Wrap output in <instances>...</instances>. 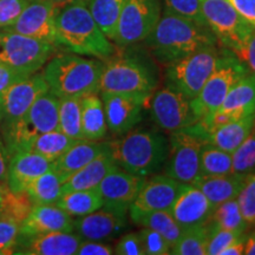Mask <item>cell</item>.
Segmentation results:
<instances>
[{"label":"cell","instance_id":"d4e9b609","mask_svg":"<svg viewBox=\"0 0 255 255\" xmlns=\"http://www.w3.org/2000/svg\"><path fill=\"white\" fill-rule=\"evenodd\" d=\"M199 126V123H197ZM200 127V126H199ZM255 128V114L241 117L222 126L205 130L200 127L206 143L227 152H232L241 144Z\"/></svg>","mask_w":255,"mask_h":255},{"label":"cell","instance_id":"d6a6232c","mask_svg":"<svg viewBox=\"0 0 255 255\" xmlns=\"http://www.w3.org/2000/svg\"><path fill=\"white\" fill-rule=\"evenodd\" d=\"M127 0H90L88 7L92 17L110 40L116 36L117 23Z\"/></svg>","mask_w":255,"mask_h":255},{"label":"cell","instance_id":"d590c367","mask_svg":"<svg viewBox=\"0 0 255 255\" xmlns=\"http://www.w3.org/2000/svg\"><path fill=\"white\" fill-rule=\"evenodd\" d=\"M59 130L76 141H84L82 132V97L59 98Z\"/></svg>","mask_w":255,"mask_h":255},{"label":"cell","instance_id":"277c9868","mask_svg":"<svg viewBox=\"0 0 255 255\" xmlns=\"http://www.w3.org/2000/svg\"><path fill=\"white\" fill-rule=\"evenodd\" d=\"M103 68L100 60L59 55L46 64L43 76L49 90L58 98L84 97L100 92Z\"/></svg>","mask_w":255,"mask_h":255},{"label":"cell","instance_id":"91938a15","mask_svg":"<svg viewBox=\"0 0 255 255\" xmlns=\"http://www.w3.org/2000/svg\"><path fill=\"white\" fill-rule=\"evenodd\" d=\"M0 122H1V109H0ZM1 142V141H0Z\"/></svg>","mask_w":255,"mask_h":255},{"label":"cell","instance_id":"836d02e7","mask_svg":"<svg viewBox=\"0 0 255 255\" xmlns=\"http://www.w3.org/2000/svg\"><path fill=\"white\" fill-rule=\"evenodd\" d=\"M76 142L78 141L65 135L60 130H53V131L37 136L28 145L27 150L37 152L49 161L53 162L59 158L64 152L68 151Z\"/></svg>","mask_w":255,"mask_h":255},{"label":"cell","instance_id":"f6af8a7d","mask_svg":"<svg viewBox=\"0 0 255 255\" xmlns=\"http://www.w3.org/2000/svg\"><path fill=\"white\" fill-rule=\"evenodd\" d=\"M20 235V225L0 220V253L1 255L14 254V247L18 244V237Z\"/></svg>","mask_w":255,"mask_h":255},{"label":"cell","instance_id":"5bb4252c","mask_svg":"<svg viewBox=\"0 0 255 255\" xmlns=\"http://www.w3.org/2000/svg\"><path fill=\"white\" fill-rule=\"evenodd\" d=\"M252 114H255V75L247 73L233 85L221 107L197 123L207 131Z\"/></svg>","mask_w":255,"mask_h":255},{"label":"cell","instance_id":"b9f144b4","mask_svg":"<svg viewBox=\"0 0 255 255\" xmlns=\"http://www.w3.org/2000/svg\"><path fill=\"white\" fill-rule=\"evenodd\" d=\"M244 233L227 231L215 226H209L208 240H207L206 255H220L221 252L227 248L232 242L239 239Z\"/></svg>","mask_w":255,"mask_h":255},{"label":"cell","instance_id":"9c48e42d","mask_svg":"<svg viewBox=\"0 0 255 255\" xmlns=\"http://www.w3.org/2000/svg\"><path fill=\"white\" fill-rule=\"evenodd\" d=\"M205 143L195 124L171 133L165 175L184 184L199 182L201 150Z\"/></svg>","mask_w":255,"mask_h":255},{"label":"cell","instance_id":"f1b7e54d","mask_svg":"<svg viewBox=\"0 0 255 255\" xmlns=\"http://www.w3.org/2000/svg\"><path fill=\"white\" fill-rule=\"evenodd\" d=\"M107 130L102 98L97 94L82 97V132L85 141H101L104 138Z\"/></svg>","mask_w":255,"mask_h":255},{"label":"cell","instance_id":"ac0fdd59","mask_svg":"<svg viewBox=\"0 0 255 255\" xmlns=\"http://www.w3.org/2000/svg\"><path fill=\"white\" fill-rule=\"evenodd\" d=\"M59 8L52 0H41L28 4L8 30L18 32L34 39L56 43V15Z\"/></svg>","mask_w":255,"mask_h":255},{"label":"cell","instance_id":"7c38bea8","mask_svg":"<svg viewBox=\"0 0 255 255\" xmlns=\"http://www.w3.org/2000/svg\"><path fill=\"white\" fill-rule=\"evenodd\" d=\"M200 7L208 27L231 51L241 45L254 28L227 0H200Z\"/></svg>","mask_w":255,"mask_h":255},{"label":"cell","instance_id":"bcb514c9","mask_svg":"<svg viewBox=\"0 0 255 255\" xmlns=\"http://www.w3.org/2000/svg\"><path fill=\"white\" fill-rule=\"evenodd\" d=\"M28 4V0H0V28L13 25Z\"/></svg>","mask_w":255,"mask_h":255},{"label":"cell","instance_id":"6f0895ef","mask_svg":"<svg viewBox=\"0 0 255 255\" xmlns=\"http://www.w3.org/2000/svg\"><path fill=\"white\" fill-rule=\"evenodd\" d=\"M72 1H73V0H52V2L56 5V7L59 8V9L63 8L64 6L71 4Z\"/></svg>","mask_w":255,"mask_h":255},{"label":"cell","instance_id":"d6986e66","mask_svg":"<svg viewBox=\"0 0 255 255\" xmlns=\"http://www.w3.org/2000/svg\"><path fill=\"white\" fill-rule=\"evenodd\" d=\"M182 184L168 175H157L145 180L136 199L129 207L130 216L156 210L169 212Z\"/></svg>","mask_w":255,"mask_h":255},{"label":"cell","instance_id":"e575fe53","mask_svg":"<svg viewBox=\"0 0 255 255\" xmlns=\"http://www.w3.org/2000/svg\"><path fill=\"white\" fill-rule=\"evenodd\" d=\"M36 203L27 191H15L8 188L0 203V220H8L21 225L30 215Z\"/></svg>","mask_w":255,"mask_h":255},{"label":"cell","instance_id":"3957f363","mask_svg":"<svg viewBox=\"0 0 255 255\" xmlns=\"http://www.w3.org/2000/svg\"><path fill=\"white\" fill-rule=\"evenodd\" d=\"M117 167L136 176L146 177L163 167L169 156L168 139L157 131H129L123 138L109 142Z\"/></svg>","mask_w":255,"mask_h":255},{"label":"cell","instance_id":"6da1fadb","mask_svg":"<svg viewBox=\"0 0 255 255\" xmlns=\"http://www.w3.org/2000/svg\"><path fill=\"white\" fill-rule=\"evenodd\" d=\"M56 43L77 55L108 60L115 55V46L92 17L88 4L73 0L56 15Z\"/></svg>","mask_w":255,"mask_h":255},{"label":"cell","instance_id":"52a82bcc","mask_svg":"<svg viewBox=\"0 0 255 255\" xmlns=\"http://www.w3.org/2000/svg\"><path fill=\"white\" fill-rule=\"evenodd\" d=\"M219 57L214 45H207L168 65V88L182 92L186 97L193 100L214 71Z\"/></svg>","mask_w":255,"mask_h":255},{"label":"cell","instance_id":"7bdbcfd3","mask_svg":"<svg viewBox=\"0 0 255 255\" xmlns=\"http://www.w3.org/2000/svg\"><path fill=\"white\" fill-rule=\"evenodd\" d=\"M237 200L245 221L248 226H255V174L246 178Z\"/></svg>","mask_w":255,"mask_h":255},{"label":"cell","instance_id":"1f68e13d","mask_svg":"<svg viewBox=\"0 0 255 255\" xmlns=\"http://www.w3.org/2000/svg\"><path fill=\"white\" fill-rule=\"evenodd\" d=\"M62 178L53 169H50L31 181L25 191H27L36 205H56L62 196Z\"/></svg>","mask_w":255,"mask_h":255},{"label":"cell","instance_id":"94428289","mask_svg":"<svg viewBox=\"0 0 255 255\" xmlns=\"http://www.w3.org/2000/svg\"><path fill=\"white\" fill-rule=\"evenodd\" d=\"M254 129H255V128H254Z\"/></svg>","mask_w":255,"mask_h":255},{"label":"cell","instance_id":"11a10c76","mask_svg":"<svg viewBox=\"0 0 255 255\" xmlns=\"http://www.w3.org/2000/svg\"><path fill=\"white\" fill-rule=\"evenodd\" d=\"M244 254L255 255V232L246 238V245H245Z\"/></svg>","mask_w":255,"mask_h":255},{"label":"cell","instance_id":"44dd1931","mask_svg":"<svg viewBox=\"0 0 255 255\" xmlns=\"http://www.w3.org/2000/svg\"><path fill=\"white\" fill-rule=\"evenodd\" d=\"M127 227L126 215L111 212L105 208L90 214L79 216L73 221V231L82 240L109 241L116 239Z\"/></svg>","mask_w":255,"mask_h":255},{"label":"cell","instance_id":"680465c9","mask_svg":"<svg viewBox=\"0 0 255 255\" xmlns=\"http://www.w3.org/2000/svg\"><path fill=\"white\" fill-rule=\"evenodd\" d=\"M82 1H83V2H85V4H88V2L90 1V0H82Z\"/></svg>","mask_w":255,"mask_h":255},{"label":"cell","instance_id":"9a60e30c","mask_svg":"<svg viewBox=\"0 0 255 255\" xmlns=\"http://www.w3.org/2000/svg\"><path fill=\"white\" fill-rule=\"evenodd\" d=\"M47 91L49 85L44 79L43 73H33L9 87L0 97V128L2 129L20 120L37 98Z\"/></svg>","mask_w":255,"mask_h":255},{"label":"cell","instance_id":"60d3db41","mask_svg":"<svg viewBox=\"0 0 255 255\" xmlns=\"http://www.w3.org/2000/svg\"><path fill=\"white\" fill-rule=\"evenodd\" d=\"M165 8L175 14L193 20L203 27H208L200 7V0H164ZM210 30V28H209Z\"/></svg>","mask_w":255,"mask_h":255},{"label":"cell","instance_id":"681fc988","mask_svg":"<svg viewBox=\"0 0 255 255\" xmlns=\"http://www.w3.org/2000/svg\"><path fill=\"white\" fill-rule=\"evenodd\" d=\"M115 254L114 248L101 241L85 240L81 241L76 255H111Z\"/></svg>","mask_w":255,"mask_h":255},{"label":"cell","instance_id":"5b68a950","mask_svg":"<svg viewBox=\"0 0 255 255\" xmlns=\"http://www.w3.org/2000/svg\"><path fill=\"white\" fill-rule=\"evenodd\" d=\"M53 130H59V98L49 90L37 98L20 120L1 129L6 157L27 150L37 136Z\"/></svg>","mask_w":255,"mask_h":255},{"label":"cell","instance_id":"ffe728a7","mask_svg":"<svg viewBox=\"0 0 255 255\" xmlns=\"http://www.w3.org/2000/svg\"><path fill=\"white\" fill-rule=\"evenodd\" d=\"M215 207L205 194L193 184H182L176 200L171 206V216L183 231L188 228L205 226L210 221Z\"/></svg>","mask_w":255,"mask_h":255},{"label":"cell","instance_id":"cb8c5ba5","mask_svg":"<svg viewBox=\"0 0 255 255\" xmlns=\"http://www.w3.org/2000/svg\"><path fill=\"white\" fill-rule=\"evenodd\" d=\"M23 252L28 255H75L82 238L66 232L23 237Z\"/></svg>","mask_w":255,"mask_h":255},{"label":"cell","instance_id":"4fadbf2b","mask_svg":"<svg viewBox=\"0 0 255 255\" xmlns=\"http://www.w3.org/2000/svg\"><path fill=\"white\" fill-rule=\"evenodd\" d=\"M151 116L161 129L169 132L186 129L197 123L189 98L168 87L161 89L152 97Z\"/></svg>","mask_w":255,"mask_h":255},{"label":"cell","instance_id":"8d00e7d4","mask_svg":"<svg viewBox=\"0 0 255 255\" xmlns=\"http://www.w3.org/2000/svg\"><path fill=\"white\" fill-rule=\"evenodd\" d=\"M200 171L201 177L232 174V154L205 143L201 150Z\"/></svg>","mask_w":255,"mask_h":255},{"label":"cell","instance_id":"ab89813d","mask_svg":"<svg viewBox=\"0 0 255 255\" xmlns=\"http://www.w3.org/2000/svg\"><path fill=\"white\" fill-rule=\"evenodd\" d=\"M232 174L241 177L255 174V129L232 152Z\"/></svg>","mask_w":255,"mask_h":255},{"label":"cell","instance_id":"f35d334b","mask_svg":"<svg viewBox=\"0 0 255 255\" xmlns=\"http://www.w3.org/2000/svg\"><path fill=\"white\" fill-rule=\"evenodd\" d=\"M209 226H197L182 233L176 244L171 247L174 255H206Z\"/></svg>","mask_w":255,"mask_h":255},{"label":"cell","instance_id":"30bf717a","mask_svg":"<svg viewBox=\"0 0 255 255\" xmlns=\"http://www.w3.org/2000/svg\"><path fill=\"white\" fill-rule=\"evenodd\" d=\"M101 76L102 94L151 95L157 82L144 64L132 58L108 59Z\"/></svg>","mask_w":255,"mask_h":255},{"label":"cell","instance_id":"7a4b0ae2","mask_svg":"<svg viewBox=\"0 0 255 255\" xmlns=\"http://www.w3.org/2000/svg\"><path fill=\"white\" fill-rule=\"evenodd\" d=\"M145 40L152 55L165 65L184 58L201 47L214 45V37L209 34L208 28L167 8Z\"/></svg>","mask_w":255,"mask_h":255},{"label":"cell","instance_id":"816d5d0a","mask_svg":"<svg viewBox=\"0 0 255 255\" xmlns=\"http://www.w3.org/2000/svg\"><path fill=\"white\" fill-rule=\"evenodd\" d=\"M247 23L255 27V0H227Z\"/></svg>","mask_w":255,"mask_h":255},{"label":"cell","instance_id":"ee69618b","mask_svg":"<svg viewBox=\"0 0 255 255\" xmlns=\"http://www.w3.org/2000/svg\"><path fill=\"white\" fill-rule=\"evenodd\" d=\"M146 255H167L170 254L171 246L163 235L150 228L142 227L137 233Z\"/></svg>","mask_w":255,"mask_h":255},{"label":"cell","instance_id":"c3c4849f","mask_svg":"<svg viewBox=\"0 0 255 255\" xmlns=\"http://www.w3.org/2000/svg\"><path fill=\"white\" fill-rule=\"evenodd\" d=\"M114 251L115 254L119 255H144L141 240L136 233L124 234L117 242L116 248Z\"/></svg>","mask_w":255,"mask_h":255},{"label":"cell","instance_id":"e0dca14e","mask_svg":"<svg viewBox=\"0 0 255 255\" xmlns=\"http://www.w3.org/2000/svg\"><path fill=\"white\" fill-rule=\"evenodd\" d=\"M150 95L102 94L108 129L115 135L131 131L142 119V109Z\"/></svg>","mask_w":255,"mask_h":255},{"label":"cell","instance_id":"74e56055","mask_svg":"<svg viewBox=\"0 0 255 255\" xmlns=\"http://www.w3.org/2000/svg\"><path fill=\"white\" fill-rule=\"evenodd\" d=\"M210 222H213L212 225L215 227L239 233H244L248 226L242 216L237 199L226 201L216 206L213 210Z\"/></svg>","mask_w":255,"mask_h":255},{"label":"cell","instance_id":"4316f807","mask_svg":"<svg viewBox=\"0 0 255 255\" xmlns=\"http://www.w3.org/2000/svg\"><path fill=\"white\" fill-rule=\"evenodd\" d=\"M117 167L110 149L102 152L97 157L89 162L75 174H72L62 186V194L72 190H87L95 189L100 186L102 180L110 173L113 169Z\"/></svg>","mask_w":255,"mask_h":255},{"label":"cell","instance_id":"db71d44e","mask_svg":"<svg viewBox=\"0 0 255 255\" xmlns=\"http://www.w3.org/2000/svg\"><path fill=\"white\" fill-rule=\"evenodd\" d=\"M7 178V162H6V154L0 142V180L6 181Z\"/></svg>","mask_w":255,"mask_h":255},{"label":"cell","instance_id":"2e32d148","mask_svg":"<svg viewBox=\"0 0 255 255\" xmlns=\"http://www.w3.org/2000/svg\"><path fill=\"white\" fill-rule=\"evenodd\" d=\"M144 182L145 177L136 176L120 167L113 169L97 187L103 200L102 208L126 215Z\"/></svg>","mask_w":255,"mask_h":255},{"label":"cell","instance_id":"484cf974","mask_svg":"<svg viewBox=\"0 0 255 255\" xmlns=\"http://www.w3.org/2000/svg\"><path fill=\"white\" fill-rule=\"evenodd\" d=\"M109 149V142L78 141L52 162V169L59 175L63 183L68 178L87 165L89 162Z\"/></svg>","mask_w":255,"mask_h":255},{"label":"cell","instance_id":"f546056e","mask_svg":"<svg viewBox=\"0 0 255 255\" xmlns=\"http://www.w3.org/2000/svg\"><path fill=\"white\" fill-rule=\"evenodd\" d=\"M56 206L71 216H84L103 207V200L97 188L87 190H72L62 194Z\"/></svg>","mask_w":255,"mask_h":255},{"label":"cell","instance_id":"83f0119b","mask_svg":"<svg viewBox=\"0 0 255 255\" xmlns=\"http://www.w3.org/2000/svg\"><path fill=\"white\" fill-rule=\"evenodd\" d=\"M247 177H241L234 174L222 176L201 177L196 186L207 196L213 206L216 207L226 201L237 199Z\"/></svg>","mask_w":255,"mask_h":255},{"label":"cell","instance_id":"7dc6e473","mask_svg":"<svg viewBox=\"0 0 255 255\" xmlns=\"http://www.w3.org/2000/svg\"><path fill=\"white\" fill-rule=\"evenodd\" d=\"M234 56L239 60L245 63L255 75V27L252 30L246 40L239 45L237 49L232 50Z\"/></svg>","mask_w":255,"mask_h":255},{"label":"cell","instance_id":"7402d4cb","mask_svg":"<svg viewBox=\"0 0 255 255\" xmlns=\"http://www.w3.org/2000/svg\"><path fill=\"white\" fill-rule=\"evenodd\" d=\"M56 232H73V220L56 205H34L30 215L20 225L21 237Z\"/></svg>","mask_w":255,"mask_h":255},{"label":"cell","instance_id":"8fae6325","mask_svg":"<svg viewBox=\"0 0 255 255\" xmlns=\"http://www.w3.org/2000/svg\"><path fill=\"white\" fill-rule=\"evenodd\" d=\"M159 18V0H127L117 23L114 41L120 46H129L145 40Z\"/></svg>","mask_w":255,"mask_h":255},{"label":"cell","instance_id":"8992f818","mask_svg":"<svg viewBox=\"0 0 255 255\" xmlns=\"http://www.w3.org/2000/svg\"><path fill=\"white\" fill-rule=\"evenodd\" d=\"M247 73L246 66L233 52L232 55L219 57L214 71L207 79L196 97L190 100L197 122L218 110L233 85Z\"/></svg>","mask_w":255,"mask_h":255},{"label":"cell","instance_id":"ba28073f","mask_svg":"<svg viewBox=\"0 0 255 255\" xmlns=\"http://www.w3.org/2000/svg\"><path fill=\"white\" fill-rule=\"evenodd\" d=\"M53 44L24 36L8 28L0 30V63L14 71L31 76L53 53Z\"/></svg>","mask_w":255,"mask_h":255},{"label":"cell","instance_id":"603a6c76","mask_svg":"<svg viewBox=\"0 0 255 255\" xmlns=\"http://www.w3.org/2000/svg\"><path fill=\"white\" fill-rule=\"evenodd\" d=\"M7 181L12 190H25L34 178L52 169V162L31 150L17 151L8 158Z\"/></svg>","mask_w":255,"mask_h":255},{"label":"cell","instance_id":"9f6ffc18","mask_svg":"<svg viewBox=\"0 0 255 255\" xmlns=\"http://www.w3.org/2000/svg\"><path fill=\"white\" fill-rule=\"evenodd\" d=\"M8 184H7V181H1L0 180V203H1L2 201V197H4L6 190L8 189Z\"/></svg>","mask_w":255,"mask_h":255},{"label":"cell","instance_id":"f907efd6","mask_svg":"<svg viewBox=\"0 0 255 255\" xmlns=\"http://www.w3.org/2000/svg\"><path fill=\"white\" fill-rule=\"evenodd\" d=\"M26 77H28V76L14 71L13 69L8 68L5 64L0 63V97L9 87H12L15 83L23 81Z\"/></svg>","mask_w":255,"mask_h":255},{"label":"cell","instance_id":"f5cc1de1","mask_svg":"<svg viewBox=\"0 0 255 255\" xmlns=\"http://www.w3.org/2000/svg\"><path fill=\"white\" fill-rule=\"evenodd\" d=\"M245 245H246V237L244 234L232 242L227 248H225L220 255H241L245 252Z\"/></svg>","mask_w":255,"mask_h":255},{"label":"cell","instance_id":"4dcf8cb0","mask_svg":"<svg viewBox=\"0 0 255 255\" xmlns=\"http://www.w3.org/2000/svg\"><path fill=\"white\" fill-rule=\"evenodd\" d=\"M130 218H131V221L135 225L150 228L152 231L158 232L159 234L163 235L171 247L176 244L184 232L177 225V222L175 221V219L168 210H156V212L142 213V214L132 215Z\"/></svg>","mask_w":255,"mask_h":255}]
</instances>
